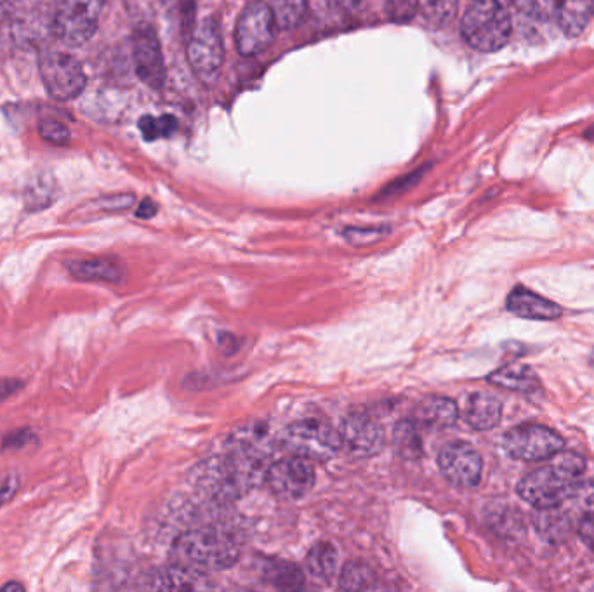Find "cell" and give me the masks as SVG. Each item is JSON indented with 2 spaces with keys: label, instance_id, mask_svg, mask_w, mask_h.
Listing matches in <instances>:
<instances>
[{
  "label": "cell",
  "instance_id": "1",
  "mask_svg": "<svg viewBox=\"0 0 594 592\" xmlns=\"http://www.w3.org/2000/svg\"><path fill=\"white\" fill-rule=\"evenodd\" d=\"M240 556V545L226 530L200 526L188 530L172 545L175 565L198 573H215L231 569Z\"/></svg>",
  "mask_w": 594,
  "mask_h": 592
},
{
  "label": "cell",
  "instance_id": "2",
  "mask_svg": "<svg viewBox=\"0 0 594 592\" xmlns=\"http://www.w3.org/2000/svg\"><path fill=\"white\" fill-rule=\"evenodd\" d=\"M584 473V458L575 454L563 455L555 466L541 467L518 483V495L535 510L563 504L572 486Z\"/></svg>",
  "mask_w": 594,
  "mask_h": 592
},
{
  "label": "cell",
  "instance_id": "3",
  "mask_svg": "<svg viewBox=\"0 0 594 592\" xmlns=\"http://www.w3.org/2000/svg\"><path fill=\"white\" fill-rule=\"evenodd\" d=\"M461 32L469 48L497 52L512 39L513 20L501 0H473L464 12Z\"/></svg>",
  "mask_w": 594,
  "mask_h": 592
},
{
  "label": "cell",
  "instance_id": "4",
  "mask_svg": "<svg viewBox=\"0 0 594 592\" xmlns=\"http://www.w3.org/2000/svg\"><path fill=\"white\" fill-rule=\"evenodd\" d=\"M191 485L200 495L221 504L237 501L250 490L242 473L226 452L197 464L191 471Z\"/></svg>",
  "mask_w": 594,
  "mask_h": 592
},
{
  "label": "cell",
  "instance_id": "5",
  "mask_svg": "<svg viewBox=\"0 0 594 592\" xmlns=\"http://www.w3.org/2000/svg\"><path fill=\"white\" fill-rule=\"evenodd\" d=\"M105 0H61L52 21V33L61 45L79 48L98 30Z\"/></svg>",
  "mask_w": 594,
  "mask_h": 592
},
{
  "label": "cell",
  "instance_id": "6",
  "mask_svg": "<svg viewBox=\"0 0 594 592\" xmlns=\"http://www.w3.org/2000/svg\"><path fill=\"white\" fill-rule=\"evenodd\" d=\"M39 70L46 91L61 103L79 98L88 83L82 65L67 52H44L40 56Z\"/></svg>",
  "mask_w": 594,
  "mask_h": 592
},
{
  "label": "cell",
  "instance_id": "7",
  "mask_svg": "<svg viewBox=\"0 0 594 592\" xmlns=\"http://www.w3.org/2000/svg\"><path fill=\"white\" fill-rule=\"evenodd\" d=\"M187 52L195 76L207 86L216 83L225 61V46L215 20H204L195 28L188 40Z\"/></svg>",
  "mask_w": 594,
  "mask_h": 592
},
{
  "label": "cell",
  "instance_id": "8",
  "mask_svg": "<svg viewBox=\"0 0 594 592\" xmlns=\"http://www.w3.org/2000/svg\"><path fill=\"white\" fill-rule=\"evenodd\" d=\"M563 446L565 442L558 433L539 424H522L507 431L504 436V448L518 461H547L558 455Z\"/></svg>",
  "mask_w": 594,
  "mask_h": 592
},
{
  "label": "cell",
  "instance_id": "9",
  "mask_svg": "<svg viewBox=\"0 0 594 592\" xmlns=\"http://www.w3.org/2000/svg\"><path fill=\"white\" fill-rule=\"evenodd\" d=\"M274 12L266 2H253L244 9L235 28V45L238 52L250 58L270 48L277 32Z\"/></svg>",
  "mask_w": 594,
  "mask_h": 592
},
{
  "label": "cell",
  "instance_id": "10",
  "mask_svg": "<svg viewBox=\"0 0 594 592\" xmlns=\"http://www.w3.org/2000/svg\"><path fill=\"white\" fill-rule=\"evenodd\" d=\"M286 443L296 455L309 461L311 458L327 461L341 448L339 433L317 418H306L290 424L286 433Z\"/></svg>",
  "mask_w": 594,
  "mask_h": 592
},
{
  "label": "cell",
  "instance_id": "11",
  "mask_svg": "<svg viewBox=\"0 0 594 592\" xmlns=\"http://www.w3.org/2000/svg\"><path fill=\"white\" fill-rule=\"evenodd\" d=\"M266 482L278 497L299 499L314 489L315 467L309 458L299 455L280 458L266 473Z\"/></svg>",
  "mask_w": 594,
  "mask_h": 592
},
{
  "label": "cell",
  "instance_id": "12",
  "mask_svg": "<svg viewBox=\"0 0 594 592\" xmlns=\"http://www.w3.org/2000/svg\"><path fill=\"white\" fill-rule=\"evenodd\" d=\"M438 464L447 482L459 489H475L482 480L484 462L469 443H448L438 455Z\"/></svg>",
  "mask_w": 594,
  "mask_h": 592
},
{
  "label": "cell",
  "instance_id": "13",
  "mask_svg": "<svg viewBox=\"0 0 594 592\" xmlns=\"http://www.w3.org/2000/svg\"><path fill=\"white\" fill-rule=\"evenodd\" d=\"M132 56H135L136 73L148 88L162 89L166 82V63L157 32L150 24L136 28L132 36Z\"/></svg>",
  "mask_w": 594,
  "mask_h": 592
},
{
  "label": "cell",
  "instance_id": "14",
  "mask_svg": "<svg viewBox=\"0 0 594 592\" xmlns=\"http://www.w3.org/2000/svg\"><path fill=\"white\" fill-rule=\"evenodd\" d=\"M343 448L355 457H374L385 448V431L370 415L349 414L339 426Z\"/></svg>",
  "mask_w": 594,
  "mask_h": 592
},
{
  "label": "cell",
  "instance_id": "15",
  "mask_svg": "<svg viewBox=\"0 0 594 592\" xmlns=\"http://www.w3.org/2000/svg\"><path fill=\"white\" fill-rule=\"evenodd\" d=\"M506 308L513 315L519 316V318H527V320L550 322L556 320L562 316V308L558 305L523 287H516L507 296Z\"/></svg>",
  "mask_w": 594,
  "mask_h": 592
},
{
  "label": "cell",
  "instance_id": "16",
  "mask_svg": "<svg viewBox=\"0 0 594 592\" xmlns=\"http://www.w3.org/2000/svg\"><path fill=\"white\" fill-rule=\"evenodd\" d=\"M503 417V403L488 393H475L464 407V421L475 431L494 430Z\"/></svg>",
  "mask_w": 594,
  "mask_h": 592
},
{
  "label": "cell",
  "instance_id": "17",
  "mask_svg": "<svg viewBox=\"0 0 594 592\" xmlns=\"http://www.w3.org/2000/svg\"><path fill=\"white\" fill-rule=\"evenodd\" d=\"M67 269L76 280L103 282V284H122L126 272L113 259H72Z\"/></svg>",
  "mask_w": 594,
  "mask_h": 592
},
{
  "label": "cell",
  "instance_id": "18",
  "mask_svg": "<svg viewBox=\"0 0 594 592\" xmlns=\"http://www.w3.org/2000/svg\"><path fill=\"white\" fill-rule=\"evenodd\" d=\"M459 408L456 402L444 396H429L417 405V423L424 424L432 430H445L456 424Z\"/></svg>",
  "mask_w": 594,
  "mask_h": 592
},
{
  "label": "cell",
  "instance_id": "19",
  "mask_svg": "<svg viewBox=\"0 0 594 592\" xmlns=\"http://www.w3.org/2000/svg\"><path fill=\"white\" fill-rule=\"evenodd\" d=\"M594 14V0H560L556 8L560 28L567 37H578Z\"/></svg>",
  "mask_w": 594,
  "mask_h": 592
},
{
  "label": "cell",
  "instance_id": "20",
  "mask_svg": "<svg viewBox=\"0 0 594 592\" xmlns=\"http://www.w3.org/2000/svg\"><path fill=\"white\" fill-rule=\"evenodd\" d=\"M488 381L495 386L504 387L509 392L523 393V395L539 392L541 387L537 375L525 365H507V367L499 368V371L488 375Z\"/></svg>",
  "mask_w": 594,
  "mask_h": 592
},
{
  "label": "cell",
  "instance_id": "21",
  "mask_svg": "<svg viewBox=\"0 0 594 592\" xmlns=\"http://www.w3.org/2000/svg\"><path fill=\"white\" fill-rule=\"evenodd\" d=\"M572 520L574 517L563 505L537 510L534 514L535 529L550 542H560L567 537L572 530Z\"/></svg>",
  "mask_w": 594,
  "mask_h": 592
},
{
  "label": "cell",
  "instance_id": "22",
  "mask_svg": "<svg viewBox=\"0 0 594 592\" xmlns=\"http://www.w3.org/2000/svg\"><path fill=\"white\" fill-rule=\"evenodd\" d=\"M198 576H200L198 573L172 563L171 566L155 572L148 581V588L159 589V591H195V589L202 588Z\"/></svg>",
  "mask_w": 594,
  "mask_h": 592
},
{
  "label": "cell",
  "instance_id": "23",
  "mask_svg": "<svg viewBox=\"0 0 594 592\" xmlns=\"http://www.w3.org/2000/svg\"><path fill=\"white\" fill-rule=\"evenodd\" d=\"M487 523L499 537L504 539H516L525 532L522 514L512 505L497 504L488 507Z\"/></svg>",
  "mask_w": 594,
  "mask_h": 592
},
{
  "label": "cell",
  "instance_id": "24",
  "mask_svg": "<svg viewBox=\"0 0 594 592\" xmlns=\"http://www.w3.org/2000/svg\"><path fill=\"white\" fill-rule=\"evenodd\" d=\"M306 570L317 581L329 582L337 572V551L329 542H318L309 549L306 556Z\"/></svg>",
  "mask_w": 594,
  "mask_h": 592
},
{
  "label": "cell",
  "instance_id": "25",
  "mask_svg": "<svg viewBox=\"0 0 594 592\" xmlns=\"http://www.w3.org/2000/svg\"><path fill=\"white\" fill-rule=\"evenodd\" d=\"M393 445L396 454L407 461H417L423 455V442H420L419 431L413 421H402L396 424L393 431Z\"/></svg>",
  "mask_w": 594,
  "mask_h": 592
},
{
  "label": "cell",
  "instance_id": "26",
  "mask_svg": "<svg viewBox=\"0 0 594 592\" xmlns=\"http://www.w3.org/2000/svg\"><path fill=\"white\" fill-rule=\"evenodd\" d=\"M339 588L343 591H367L377 588L374 570L364 561H349L339 576Z\"/></svg>",
  "mask_w": 594,
  "mask_h": 592
},
{
  "label": "cell",
  "instance_id": "27",
  "mask_svg": "<svg viewBox=\"0 0 594 592\" xmlns=\"http://www.w3.org/2000/svg\"><path fill=\"white\" fill-rule=\"evenodd\" d=\"M266 581L280 591H297L305 585V575L301 570L287 561H275L266 566Z\"/></svg>",
  "mask_w": 594,
  "mask_h": 592
},
{
  "label": "cell",
  "instance_id": "28",
  "mask_svg": "<svg viewBox=\"0 0 594 592\" xmlns=\"http://www.w3.org/2000/svg\"><path fill=\"white\" fill-rule=\"evenodd\" d=\"M563 507L572 514V517L578 516V522L586 516L594 514V482H583L578 480L572 486L571 494L563 502Z\"/></svg>",
  "mask_w": 594,
  "mask_h": 592
},
{
  "label": "cell",
  "instance_id": "29",
  "mask_svg": "<svg viewBox=\"0 0 594 592\" xmlns=\"http://www.w3.org/2000/svg\"><path fill=\"white\" fill-rule=\"evenodd\" d=\"M271 12L280 30H293L305 20L308 0H271Z\"/></svg>",
  "mask_w": 594,
  "mask_h": 592
},
{
  "label": "cell",
  "instance_id": "30",
  "mask_svg": "<svg viewBox=\"0 0 594 592\" xmlns=\"http://www.w3.org/2000/svg\"><path fill=\"white\" fill-rule=\"evenodd\" d=\"M457 4L459 0H419V11L429 23L445 27L456 17Z\"/></svg>",
  "mask_w": 594,
  "mask_h": 592
},
{
  "label": "cell",
  "instance_id": "31",
  "mask_svg": "<svg viewBox=\"0 0 594 592\" xmlns=\"http://www.w3.org/2000/svg\"><path fill=\"white\" fill-rule=\"evenodd\" d=\"M55 198L52 181L40 179L36 185L28 188L27 195H24V206L28 207V210L36 213V210H42L51 206Z\"/></svg>",
  "mask_w": 594,
  "mask_h": 592
},
{
  "label": "cell",
  "instance_id": "32",
  "mask_svg": "<svg viewBox=\"0 0 594 592\" xmlns=\"http://www.w3.org/2000/svg\"><path fill=\"white\" fill-rule=\"evenodd\" d=\"M40 138L44 141L56 145V147H65L70 142V131L65 124H61L60 120L46 119L40 122L39 126Z\"/></svg>",
  "mask_w": 594,
  "mask_h": 592
},
{
  "label": "cell",
  "instance_id": "33",
  "mask_svg": "<svg viewBox=\"0 0 594 592\" xmlns=\"http://www.w3.org/2000/svg\"><path fill=\"white\" fill-rule=\"evenodd\" d=\"M506 6L509 17L522 21L539 20L541 9L537 0H501Z\"/></svg>",
  "mask_w": 594,
  "mask_h": 592
},
{
  "label": "cell",
  "instance_id": "34",
  "mask_svg": "<svg viewBox=\"0 0 594 592\" xmlns=\"http://www.w3.org/2000/svg\"><path fill=\"white\" fill-rule=\"evenodd\" d=\"M419 11V0H386V12L395 23H407Z\"/></svg>",
  "mask_w": 594,
  "mask_h": 592
},
{
  "label": "cell",
  "instance_id": "35",
  "mask_svg": "<svg viewBox=\"0 0 594 592\" xmlns=\"http://www.w3.org/2000/svg\"><path fill=\"white\" fill-rule=\"evenodd\" d=\"M32 443H37L36 431L30 430V427H21V430L11 431L2 438V448L4 451H21Z\"/></svg>",
  "mask_w": 594,
  "mask_h": 592
},
{
  "label": "cell",
  "instance_id": "36",
  "mask_svg": "<svg viewBox=\"0 0 594 592\" xmlns=\"http://www.w3.org/2000/svg\"><path fill=\"white\" fill-rule=\"evenodd\" d=\"M346 238H348L352 244L357 245H370L374 244V241L379 240V238H383V229L377 228H369V229H346Z\"/></svg>",
  "mask_w": 594,
  "mask_h": 592
},
{
  "label": "cell",
  "instance_id": "37",
  "mask_svg": "<svg viewBox=\"0 0 594 592\" xmlns=\"http://www.w3.org/2000/svg\"><path fill=\"white\" fill-rule=\"evenodd\" d=\"M135 204L132 195H116V197L101 198L96 201V207L107 213H116V210H126Z\"/></svg>",
  "mask_w": 594,
  "mask_h": 592
},
{
  "label": "cell",
  "instance_id": "38",
  "mask_svg": "<svg viewBox=\"0 0 594 592\" xmlns=\"http://www.w3.org/2000/svg\"><path fill=\"white\" fill-rule=\"evenodd\" d=\"M21 486L20 474L9 473L2 482H0V505L8 504Z\"/></svg>",
  "mask_w": 594,
  "mask_h": 592
},
{
  "label": "cell",
  "instance_id": "39",
  "mask_svg": "<svg viewBox=\"0 0 594 592\" xmlns=\"http://www.w3.org/2000/svg\"><path fill=\"white\" fill-rule=\"evenodd\" d=\"M578 537L591 551H594V514L593 516H586L578 522L577 525Z\"/></svg>",
  "mask_w": 594,
  "mask_h": 592
},
{
  "label": "cell",
  "instance_id": "40",
  "mask_svg": "<svg viewBox=\"0 0 594 592\" xmlns=\"http://www.w3.org/2000/svg\"><path fill=\"white\" fill-rule=\"evenodd\" d=\"M139 129L143 132L147 141H155V139L160 138L159 119L143 117V119L139 120Z\"/></svg>",
  "mask_w": 594,
  "mask_h": 592
},
{
  "label": "cell",
  "instance_id": "41",
  "mask_svg": "<svg viewBox=\"0 0 594 592\" xmlns=\"http://www.w3.org/2000/svg\"><path fill=\"white\" fill-rule=\"evenodd\" d=\"M23 386L24 383L20 379H0V403L20 393Z\"/></svg>",
  "mask_w": 594,
  "mask_h": 592
},
{
  "label": "cell",
  "instance_id": "42",
  "mask_svg": "<svg viewBox=\"0 0 594 592\" xmlns=\"http://www.w3.org/2000/svg\"><path fill=\"white\" fill-rule=\"evenodd\" d=\"M325 6H329L334 11H355L362 4V0H324Z\"/></svg>",
  "mask_w": 594,
  "mask_h": 592
},
{
  "label": "cell",
  "instance_id": "43",
  "mask_svg": "<svg viewBox=\"0 0 594 592\" xmlns=\"http://www.w3.org/2000/svg\"><path fill=\"white\" fill-rule=\"evenodd\" d=\"M155 214H157V206H155L150 198H145V200L139 204L138 210H136V216H138L139 219H151Z\"/></svg>",
  "mask_w": 594,
  "mask_h": 592
},
{
  "label": "cell",
  "instance_id": "44",
  "mask_svg": "<svg viewBox=\"0 0 594 592\" xmlns=\"http://www.w3.org/2000/svg\"><path fill=\"white\" fill-rule=\"evenodd\" d=\"M176 126H178V122H176L175 117H169V115H166V117H160V138H167V136H171L172 132L176 131Z\"/></svg>",
  "mask_w": 594,
  "mask_h": 592
},
{
  "label": "cell",
  "instance_id": "45",
  "mask_svg": "<svg viewBox=\"0 0 594 592\" xmlns=\"http://www.w3.org/2000/svg\"><path fill=\"white\" fill-rule=\"evenodd\" d=\"M23 585L18 584V582H9V584H6L4 588H2V591H23Z\"/></svg>",
  "mask_w": 594,
  "mask_h": 592
},
{
  "label": "cell",
  "instance_id": "46",
  "mask_svg": "<svg viewBox=\"0 0 594 592\" xmlns=\"http://www.w3.org/2000/svg\"><path fill=\"white\" fill-rule=\"evenodd\" d=\"M12 0H0V18L4 17L6 12L11 8Z\"/></svg>",
  "mask_w": 594,
  "mask_h": 592
},
{
  "label": "cell",
  "instance_id": "47",
  "mask_svg": "<svg viewBox=\"0 0 594 592\" xmlns=\"http://www.w3.org/2000/svg\"><path fill=\"white\" fill-rule=\"evenodd\" d=\"M591 365H593L594 367V353H593V356H591Z\"/></svg>",
  "mask_w": 594,
  "mask_h": 592
}]
</instances>
